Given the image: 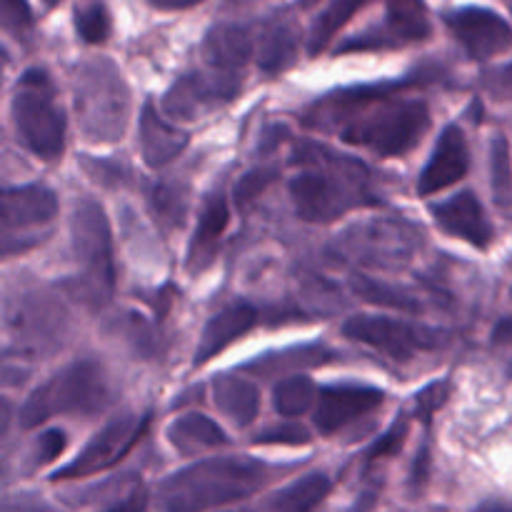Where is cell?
<instances>
[{"label":"cell","mask_w":512,"mask_h":512,"mask_svg":"<svg viewBox=\"0 0 512 512\" xmlns=\"http://www.w3.org/2000/svg\"><path fill=\"white\" fill-rule=\"evenodd\" d=\"M338 113L343 140L383 158L410 153L430 125V110L423 100H390L388 95H368L365 90L340 95L333 115Z\"/></svg>","instance_id":"6da1fadb"},{"label":"cell","mask_w":512,"mask_h":512,"mask_svg":"<svg viewBox=\"0 0 512 512\" xmlns=\"http://www.w3.org/2000/svg\"><path fill=\"white\" fill-rule=\"evenodd\" d=\"M270 478L265 463L250 458H210L173 473L158 488L160 512H210L258 493Z\"/></svg>","instance_id":"7a4b0ae2"},{"label":"cell","mask_w":512,"mask_h":512,"mask_svg":"<svg viewBox=\"0 0 512 512\" xmlns=\"http://www.w3.org/2000/svg\"><path fill=\"white\" fill-rule=\"evenodd\" d=\"M315 168L303 170L290 180V198L295 210L303 220L325 223V220L340 218L358 205L375 203L365 190V178L360 175V165L343 163L320 148H310Z\"/></svg>","instance_id":"3957f363"},{"label":"cell","mask_w":512,"mask_h":512,"mask_svg":"<svg viewBox=\"0 0 512 512\" xmlns=\"http://www.w3.org/2000/svg\"><path fill=\"white\" fill-rule=\"evenodd\" d=\"M13 123L25 148L43 160H55L65 150V113L58 90L45 70L30 68L20 75L13 93Z\"/></svg>","instance_id":"277c9868"},{"label":"cell","mask_w":512,"mask_h":512,"mask_svg":"<svg viewBox=\"0 0 512 512\" xmlns=\"http://www.w3.org/2000/svg\"><path fill=\"white\" fill-rule=\"evenodd\" d=\"M108 403L110 390L100 365L78 360L33 390L20 410V423L23 428H35L55 415H93Z\"/></svg>","instance_id":"5b68a950"},{"label":"cell","mask_w":512,"mask_h":512,"mask_svg":"<svg viewBox=\"0 0 512 512\" xmlns=\"http://www.w3.org/2000/svg\"><path fill=\"white\" fill-rule=\"evenodd\" d=\"M58 198L45 185L0 188V258L35 250L53 235Z\"/></svg>","instance_id":"8992f818"},{"label":"cell","mask_w":512,"mask_h":512,"mask_svg":"<svg viewBox=\"0 0 512 512\" xmlns=\"http://www.w3.org/2000/svg\"><path fill=\"white\" fill-rule=\"evenodd\" d=\"M73 250L78 263L83 265L85 298L93 305L108 303L115 288V263H113V235L103 208L93 200H83L75 208L73 220Z\"/></svg>","instance_id":"52a82bcc"},{"label":"cell","mask_w":512,"mask_h":512,"mask_svg":"<svg viewBox=\"0 0 512 512\" xmlns=\"http://www.w3.org/2000/svg\"><path fill=\"white\" fill-rule=\"evenodd\" d=\"M83 128L93 140L120 138L128 120V93L110 65H88L80 75L78 95Z\"/></svg>","instance_id":"ba28073f"},{"label":"cell","mask_w":512,"mask_h":512,"mask_svg":"<svg viewBox=\"0 0 512 512\" xmlns=\"http://www.w3.org/2000/svg\"><path fill=\"white\" fill-rule=\"evenodd\" d=\"M150 425V415H120L113 418L108 425L98 430L78 453V458L70 460L65 468H60L53 475V480H75V478H88V475L103 473V470L118 465L130 450L135 448L143 433Z\"/></svg>","instance_id":"9c48e42d"},{"label":"cell","mask_w":512,"mask_h":512,"mask_svg":"<svg viewBox=\"0 0 512 512\" xmlns=\"http://www.w3.org/2000/svg\"><path fill=\"white\" fill-rule=\"evenodd\" d=\"M343 333L355 343L368 345L400 363L440 345V333L435 330L385 318V315H355L343 325Z\"/></svg>","instance_id":"30bf717a"},{"label":"cell","mask_w":512,"mask_h":512,"mask_svg":"<svg viewBox=\"0 0 512 512\" xmlns=\"http://www.w3.org/2000/svg\"><path fill=\"white\" fill-rule=\"evenodd\" d=\"M5 325L25 353L53 350L63 335L60 308L43 293L23 290L5 300Z\"/></svg>","instance_id":"8fae6325"},{"label":"cell","mask_w":512,"mask_h":512,"mask_svg":"<svg viewBox=\"0 0 512 512\" xmlns=\"http://www.w3.org/2000/svg\"><path fill=\"white\" fill-rule=\"evenodd\" d=\"M448 25L468 55L485 60L512 45V28L503 15L488 8H460L448 15Z\"/></svg>","instance_id":"7c38bea8"},{"label":"cell","mask_w":512,"mask_h":512,"mask_svg":"<svg viewBox=\"0 0 512 512\" xmlns=\"http://www.w3.org/2000/svg\"><path fill=\"white\" fill-rule=\"evenodd\" d=\"M430 23L423 0H388L385 23L375 33H365L345 43L340 50H365V48H395V45L413 43L428 38Z\"/></svg>","instance_id":"4fadbf2b"},{"label":"cell","mask_w":512,"mask_h":512,"mask_svg":"<svg viewBox=\"0 0 512 512\" xmlns=\"http://www.w3.org/2000/svg\"><path fill=\"white\" fill-rule=\"evenodd\" d=\"M385 400L383 390L363 388V385H335L325 388L318 395V410H315V425L323 435H333L348 428L358 418L368 415L370 410L380 408Z\"/></svg>","instance_id":"5bb4252c"},{"label":"cell","mask_w":512,"mask_h":512,"mask_svg":"<svg viewBox=\"0 0 512 512\" xmlns=\"http://www.w3.org/2000/svg\"><path fill=\"white\" fill-rule=\"evenodd\" d=\"M238 75L215 70L213 75H190L183 78L168 95H165V110L173 118H195L203 110L230 100L238 93Z\"/></svg>","instance_id":"9a60e30c"},{"label":"cell","mask_w":512,"mask_h":512,"mask_svg":"<svg viewBox=\"0 0 512 512\" xmlns=\"http://www.w3.org/2000/svg\"><path fill=\"white\" fill-rule=\"evenodd\" d=\"M470 168V150L465 143L463 130L450 125L443 130V135L435 143L433 155L425 163L423 173L418 180V193L420 195H435L440 190L450 188L458 180L465 178Z\"/></svg>","instance_id":"2e32d148"},{"label":"cell","mask_w":512,"mask_h":512,"mask_svg":"<svg viewBox=\"0 0 512 512\" xmlns=\"http://www.w3.org/2000/svg\"><path fill=\"white\" fill-rule=\"evenodd\" d=\"M433 215L435 223L453 238L465 240L475 248H488L493 243V225H490L480 200L468 190L435 205Z\"/></svg>","instance_id":"e0dca14e"},{"label":"cell","mask_w":512,"mask_h":512,"mask_svg":"<svg viewBox=\"0 0 512 512\" xmlns=\"http://www.w3.org/2000/svg\"><path fill=\"white\" fill-rule=\"evenodd\" d=\"M230 208L223 193H210L205 198L203 208H200L198 225H195L193 240L188 248V270L190 273H203L210 268L218 255L220 238H223L225 228H228Z\"/></svg>","instance_id":"ac0fdd59"},{"label":"cell","mask_w":512,"mask_h":512,"mask_svg":"<svg viewBox=\"0 0 512 512\" xmlns=\"http://www.w3.org/2000/svg\"><path fill=\"white\" fill-rule=\"evenodd\" d=\"M255 323H258V310L253 305L235 303L230 308L220 310L218 315H213L208 320L203 335H200L198 350H195V365H203L208 360H213L228 345L243 338L245 333H250L255 328Z\"/></svg>","instance_id":"d6986e66"},{"label":"cell","mask_w":512,"mask_h":512,"mask_svg":"<svg viewBox=\"0 0 512 512\" xmlns=\"http://www.w3.org/2000/svg\"><path fill=\"white\" fill-rule=\"evenodd\" d=\"M185 145H188V133L170 125L163 115L155 113L153 105H145L140 115V150L145 163L153 168L168 165L183 153Z\"/></svg>","instance_id":"ffe728a7"},{"label":"cell","mask_w":512,"mask_h":512,"mask_svg":"<svg viewBox=\"0 0 512 512\" xmlns=\"http://www.w3.org/2000/svg\"><path fill=\"white\" fill-rule=\"evenodd\" d=\"M203 55L215 70L235 73L253 55V38L243 25H218L208 33L203 43Z\"/></svg>","instance_id":"44dd1931"},{"label":"cell","mask_w":512,"mask_h":512,"mask_svg":"<svg viewBox=\"0 0 512 512\" xmlns=\"http://www.w3.org/2000/svg\"><path fill=\"white\" fill-rule=\"evenodd\" d=\"M213 398L220 413L245 428L255 420L260 410V393L253 383L238 375H220L213 383Z\"/></svg>","instance_id":"7402d4cb"},{"label":"cell","mask_w":512,"mask_h":512,"mask_svg":"<svg viewBox=\"0 0 512 512\" xmlns=\"http://www.w3.org/2000/svg\"><path fill=\"white\" fill-rule=\"evenodd\" d=\"M330 488H333V483H330L328 475L308 473L305 478L290 483L288 488L270 495L255 512H313L328 498Z\"/></svg>","instance_id":"603a6c76"},{"label":"cell","mask_w":512,"mask_h":512,"mask_svg":"<svg viewBox=\"0 0 512 512\" xmlns=\"http://www.w3.org/2000/svg\"><path fill=\"white\" fill-rule=\"evenodd\" d=\"M168 440L178 453L195 455L225 445L228 443V435L220 430L218 423H213L205 415L188 413L183 418L173 420V425L168 428Z\"/></svg>","instance_id":"cb8c5ba5"},{"label":"cell","mask_w":512,"mask_h":512,"mask_svg":"<svg viewBox=\"0 0 512 512\" xmlns=\"http://www.w3.org/2000/svg\"><path fill=\"white\" fill-rule=\"evenodd\" d=\"M298 55V33L290 23H273L263 33L258 48V63L265 73H280L290 68Z\"/></svg>","instance_id":"d4e9b609"},{"label":"cell","mask_w":512,"mask_h":512,"mask_svg":"<svg viewBox=\"0 0 512 512\" xmlns=\"http://www.w3.org/2000/svg\"><path fill=\"white\" fill-rule=\"evenodd\" d=\"M365 3H368V0H333V3L323 10V15L315 20L313 33H310V45H308L310 53L318 55L320 50L328 48L330 40L338 35V30L343 28V25L348 23V20L353 18Z\"/></svg>","instance_id":"484cf974"},{"label":"cell","mask_w":512,"mask_h":512,"mask_svg":"<svg viewBox=\"0 0 512 512\" xmlns=\"http://www.w3.org/2000/svg\"><path fill=\"white\" fill-rule=\"evenodd\" d=\"M315 398H318V393H315L313 380L305 378V375H293V378L283 380L275 388L273 403L280 415H285V418H298V415L308 413Z\"/></svg>","instance_id":"4316f807"},{"label":"cell","mask_w":512,"mask_h":512,"mask_svg":"<svg viewBox=\"0 0 512 512\" xmlns=\"http://www.w3.org/2000/svg\"><path fill=\"white\" fill-rule=\"evenodd\" d=\"M75 28L85 43H103L110 35V13L103 0H88L75 10Z\"/></svg>","instance_id":"83f0119b"},{"label":"cell","mask_w":512,"mask_h":512,"mask_svg":"<svg viewBox=\"0 0 512 512\" xmlns=\"http://www.w3.org/2000/svg\"><path fill=\"white\" fill-rule=\"evenodd\" d=\"M355 293L360 295L363 300H370V303H378L383 308H395V310H405V313H415L420 310V305L415 303L410 295L400 293L398 288H390V285L378 283V280L370 278H358L353 283Z\"/></svg>","instance_id":"f1b7e54d"},{"label":"cell","mask_w":512,"mask_h":512,"mask_svg":"<svg viewBox=\"0 0 512 512\" xmlns=\"http://www.w3.org/2000/svg\"><path fill=\"white\" fill-rule=\"evenodd\" d=\"M490 165H493V190L495 200L500 205L512 203V175H510V148L508 140L500 135L493 140V155H490Z\"/></svg>","instance_id":"f546056e"},{"label":"cell","mask_w":512,"mask_h":512,"mask_svg":"<svg viewBox=\"0 0 512 512\" xmlns=\"http://www.w3.org/2000/svg\"><path fill=\"white\" fill-rule=\"evenodd\" d=\"M275 175H278L275 168H255L250 170V173H245L243 178L238 180V185H235V203H238L240 208L253 203V200L273 183Z\"/></svg>","instance_id":"4dcf8cb0"},{"label":"cell","mask_w":512,"mask_h":512,"mask_svg":"<svg viewBox=\"0 0 512 512\" xmlns=\"http://www.w3.org/2000/svg\"><path fill=\"white\" fill-rule=\"evenodd\" d=\"M33 25V13L25 0H0V28L23 38Z\"/></svg>","instance_id":"1f68e13d"},{"label":"cell","mask_w":512,"mask_h":512,"mask_svg":"<svg viewBox=\"0 0 512 512\" xmlns=\"http://www.w3.org/2000/svg\"><path fill=\"white\" fill-rule=\"evenodd\" d=\"M153 210L155 218L165 220L168 225H178L180 215H183V195H178V190L173 188H155L153 193Z\"/></svg>","instance_id":"d6a6232c"},{"label":"cell","mask_w":512,"mask_h":512,"mask_svg":"<svg viewBox=\"0 0 512 512\" xmlns=\"http://www.w3.org/2000/svg\"><path fill=\"white\" fill-rule=\"evenodd\" d=\"M258 445H308L310 435L308 430L300 425H275V428H265L263 433L255 435Z\"/></svg>","instance_id":"836d02e7"},{"label":"cell","mask_w":512,"mask_h":512,"mask_svg":"<svg viewBox=\"0 0 512 512\" xmlns=\"http://www.w3.org/2000/svg\"><path fill=\"white\" fill-rule=\"evenodd\" d=\"M65 443H68V440H65L63 430H48V433L40 435L38 443H35L30 468H43V465L53 463V460L65 450Z\"/></svg>","instance_id":"e575fe53"},{"label":"cell","mask_w":512,"mask_h":512,"mask_svg":"<svg viewBox=\"0 0 512 512\" xmlns=\"http://www.w3.org/2000/svg\"><path fill=\"white\" fill-rule=\"evenodd\" d=\"M403 440H405V425L400 423V425H395V428L390 430V433H385L383 438H380L378 443L373 445V450H370V460L385 458V455L398 453L400 445H403Z\"/></svg>","instance_id":"d590c367"},{"label":"cell","mask_w":512,"mask_h":512,"mask_svg":"<svg viewBox=\"0 0 512 512\" xmlns=\"http://www.w3.org/2000/svg\"><path fill=\"white\" fill-rule=\"evenodd\" d=\"M445 398H448V388H445V385H438V383L430 385L428 390H423V393L418 395L420 413L430 415L435 408H438V405H443Z\"/></svg>","instance_id":"8d00e7d4"},{"label":"cell","mask_w":512,"mask_h":512,"mask_svg":"<svg viewBox=\"0 0 512 512\" xmlns=\"http://www.w3.org/2000/svg\"><path fill=\"white\" fill-rule=\"evenodd\" d=\"M40 500L25 498V495H18V498H0V512H38Z\"/></svg>","instance_id":"74e56055"},{"label":"cell","mask_w":512,"mask_h":512,"mask_svg":"<svg viewBox=\"0 0 512 512\" xmlns=\"http://www.w3.org/2000/svg\"><path fill=\"white\" fill-rule=\"evenodd\" d=\"M10 480V453L5 445V420H0V485Z\"/></svg>","instance_id":"f35d334b"},{"label":"cell","mask_w":512,"mask_h":512,"mask_svg":"<svg viewBox=\"0 0 512 512\" xmlns=\"http://www.w3.org/2000/svg\"><path fill=\"white\" fill-rule=\"evenodd\" d=\"M143 505H145V495L143 493H130L128 498L120 500L118 505H115L110 512H143Z\"/></svg>","instance_id":"ab89813d"},{"label":"cell","mask_w":512,"mask_h":512,"mask_svg":"<svg viewBox=\"0 0 512 512\" xmlns=\"http://www.w3.org/2000/svg\"><path fill=\"white\" fill-rule=\"evenodd\" d=\"M375 500H378V493H375V490H365V493L355 500L353 508H350L348 512H370L373 510Z\"/></svg>","instance_id":"60d3db41"},{"label":"cell","mask_w":512,"mask_h":512,"mask_svg":"<svg viewBox=\"0 0 512 512\" xmlns=\"http://www.w3.org/2000/svg\"><path fill=\"white\" fill-rule=\"evenodd\" d=\"M495 343L503 345V348H508L512 353V320H505V323L498 325V330H495Z\"/></svg>","instance_id":"b9f144b4"},{"label":"cell","mask_w":512,"mask_h":512,"mask_svg":"<svg viewBox=\"0 0 512 512\" xmlns=\"http://www.w3.org/2000/svg\"><path fill=\"white\" fill-rule=\"evenodd\" d=\"M155 8L163 10H183V8H193V5L203 3V0H150Z\"/></svg>","instance_id":"7bdbcfd3"},{"label":"cell","mask_w":512,"mask_h":512,"mask_svg":"<svg viewBox=\"0 0 512 512\" xmlns=\"http://www.w3.org/2000/svg\"><path fill=\"white\" fill-rule=\"evenodd\" d=\"M5 65H8V55H5V50L0 48V83H3V73H5Z\"/></svg>","instance_id":"ee69618b"},{"label":"cell","mask_w":512,"mask_h":512,"mask_svg":"<svg viewBox=\"0 0 512 512\" xmlns=\"http://www.w3.org/2000/svg\"><path fill=\"white\" fill-rule=\"evenodd\" d=\"M478 512H512V510L500 508V505H490V508H483V510H478Z\"/></svg>","instance_id":"f6af8a7d"},{"label":"cell","mask_w":512,"mask_h":512,"mask_svg":"<svg viewBox=\"0 0 512 512\" xmlns=\"http://www.w3.org/2000/svg\"><path fill=\"white\" fill-rule=\"evenodd\" d=\"M5 413H8V405H5V400H0V418H5Z\"/></svg>","instance_id":"bcb514c9"},{"label":"cell","mask_w":512,"mask_h":512,"mask_svg":"<svg viewBox=\"0 0 512 512\" xmlns=\"http://www.w3.org/2000/svg\"><path fill=\"white\" fill-rule=\"evenodd\" d=\"M313 3H315V0H300V5H303V8H310Z\"/></svg>","instance_id":"7dc6e473"},{"label":"cell","mask_w":512,"mask_h":512,"mask_svg":"<svg viewBox=\"0 0 512 512\" xmlns=\"http://www.w3.org/2000/svg\"><path fill=\"white\" fill-rule=\"evenodd\" d=\"M43 3H45V5H48V8H53V5H58V3H60V0H43Z\"/></svg>","instance_id":"c3c4849f"}]
</instances>
